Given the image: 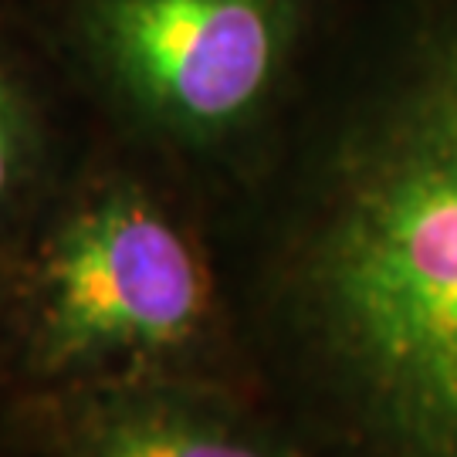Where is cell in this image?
Masks as SVG:
<instances>
[{
  "label": "cell",
  "instance_id": "obj_2",
  "mask_svg": "<svg viewBox=\"0 0 457 457\" xmlns=\"http://www.w3.org/2000/svg\"><path fill=\"white\" fill-rule=\"evenodd\" d=\"M292 0H85L98 65L166 129H241L275 88L292 45Z\"/></svg>",
  "mask_w": 457,
  "mask_h": 457
},
{
  "label": "cell",
  "instance_id": "obj_4",
  "mask_svg": "<svg viewBox=\"0 0 457 457\" xmlns=\"http://www.w3.org/2000/svg\"><path fill=\"white\" fill-rule=\"evenodd\" d=\"M92 457H275L234 430L170 410H119L92 430Z\"/></svg>",
  "mask_w": 457,
  "mask_h": 457
},
{
  "label": "cell",
  "instance_id": "obj_3",
  "mask_svg": "<svg viewBox=\"0 0 457 457\" xmlns=\"http://www.w3.org/2000/svg\"><path fill=\"white\" fill-rule=\"evenodd\" d=\"M204 309L196 251L139 194L98 196L54 245L45 315L51 360L183 343Z\"/></svg>",
  "mask_w": 457,
  "mask_h": 457
},
{
  "label": "cell",
  "instance_id": "obj_1",
  "mask_svg": "<svg viewBox=\"0 0 457 457\" xmlns=\"http://www.w3.org/2000/svg\"><path fill=\"white\" fill-rule=\"evenodd\" d=\"M295 295L366 457H457V21L349 136Z\"/></svg>",
  "mask_w": 457,
  "mask_h": 457
},
{
  "label": "cell",
  "instance_id": "obj_5",
  "mask_svg": "<svg viewBox=\"0 0 457 457\" xmlns=\"http://www.w3.org/2000/svg\"><path fill=\"white\" fill-rule=\"evenodd\" d=\"M21 173H24V119L11 85L0 71V204L14 194Z\"/></svg>",
  "mask_w": 457,
  "mask_h": 457
}]
</instances>
